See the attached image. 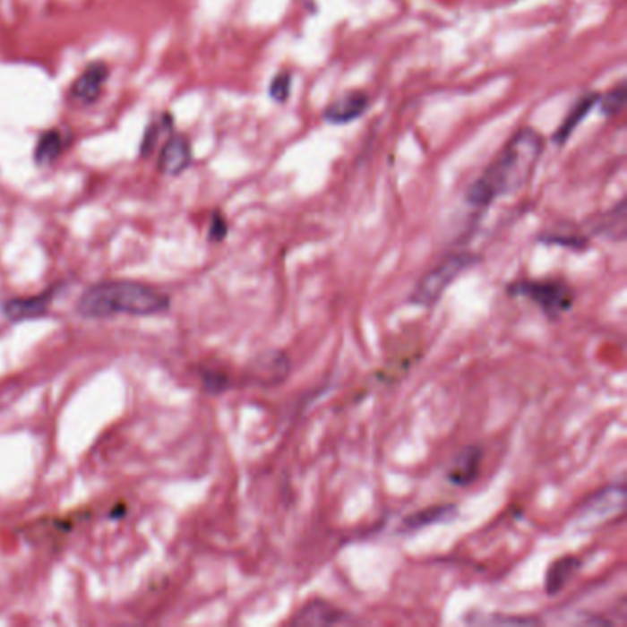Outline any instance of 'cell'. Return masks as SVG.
Returning <instances> with one entry per match:
<instances>
[{"mask_svg":"<svg viewBox=\"0 0 627 627\" xmlns=\"http://www.w3.org/2000/svg\"><path fill=\"white\" fill-rule=\"evenodd\" d=\"M543 136L527 127L513 134L482 176L468 190V202L477 208L490 206L495 199L519 192L525 186L543 155Z\"/></svg>","mask_w":627,"mask_h":627,"instance_id":"obj_1","label":"cell"},{"mask_svg":"<svg viewBox=\"0 0 627 627\" xmlns=\"http://www.w3.org/2000/svg\"><path fill=\"white\" fill-rule=\"evenodd\" d=\"M167 295L131 280H109L90 286L80 298L78 311L87 319H109L115 315L146 317L166 311Z\"/></svg>","mask_w":627,"mask_h":627,"instance_id":"obj_2","label":"cell"},{"mask_svg":"<svg viewBox=\"0 0 627 627\" xmlns=\"http://www.w3.org/2000/svg\"><path fill=\"white\" fill-rule=\"evenodd\" d=\"M477 263H478V256L469 253L449 254L440 263H436L424 278H420V282L416 284V288L408 296V302L412 305L433 307L434 304L440 302L447 288L452 282H457L462 272H466Z\"/></svg>","mask_w":627,"mask_h":627,"instance_id":"obj_3","label":"cell"},{"mask_svg":"<svg viewBox=\"0 0 627 627\" xmlns=\"http://www.w3.org/2000/svg\"><path fill=\"white\" fill-rule=\"evenodd\" d=\"M511 296H525L537 304L548 319H560L572 309L574 291L572 288L557 278L548 280H519L506 288Z\"/></svg>","mask_w":627,"mask_h":627,"instance_id":"obj_4","label":"cell"},{"mask_svg":"<svg viewBox=\"0 0 627 627\" xmlns=\"http://www.w3.org/2000/svg\"><path fill=\"white\" fill-rule=\"evenodd\" d=\"M625 508V484H607L600 487L598 492L592 494L583 501L578 508L572 525L580 528L597 527L609 520L616 513H622Z\"/></svg>","mask_w":627,"mask_h":627,"instance_id":"obj_5","label":"cell"},{"mask_svg":"<svg viewBox=\"0 0 627 627\" xmlns=\"http://www.w3.org/2000/svg\"><path fill=\"white\" fill-rule=\"evenodd\" d=\"M352 616L328 600L315 598L307 602L291 620V625H342L350 623Z\"/></svg>","mask_w":627,"mask_h":627,"instance_id":"obj_6","label":"cell"},{"mask_svg":"<svg viewBox=\"0 0 627 627\" xmlns=\"http://www.w3.org/2000/svg\"><path fill=\"white\" fill-rule=\"evenodd\" d=\"M482 447L480 445H468L464 447L459 455L452 459L449 471H447V480L455 485H469L478 478L480 473V462H482Z\"/></svg>","mask_w":627,"mask_h":627,"instance_id":"obj_7","label":"cell"},{"mask_svg":"<svg viewBox=\"0 0 627 627\" xmlns=\"http://www.w3.org/2000/svg\"><path fill=\"white\" fill-rule=\"evenodd\" d=\"M107 76H109V68L106 63L96 61L89 64L83 71V74L73 85L74 99L80 103H94L99 98L101 87L107 82Z\"/></svg>","mask_w":627,"mask_h":627,"instance_id":"obj_8","label":"cell"},{"mask_svg":"<svg viewBox=\"0 0 627 627\" xmlns=\"http://www.w3.org/2000/svg\"><path fill=\"white\" fill-rule=\"evenodd\" d=\"M192 162V150L185 136H171L166 142L160 160H159V169L164 176H179Z\"/></svg>","mask_w":627,"mask_h":627,"instance_id":"obj_9","label":"cell"},{"mask_svg":"<svg viewBox=\"0 0 627 627\" xmlns=\"http://www.w3.org/2000/svg\"><path fill=\"white\" fill-rule=\"evenodd\" d=\"M581 557L578 555H562L554 563H550L545 576V590L548 597H555L569 585V581L580 572Z\"/></svg>","mask_w":627,"mask_h":627,"instance_id":"obj_10","label":"cell"},{"mask_svg":"<svg viewBox=\"0 0 627 627\" xmlns=\"http://www.w3.org/2000/svg\"><path fill=\"white\" fill-rule=\"evenodd\" d=\"M457 517V506L455 504H438L429 506L416 513H410L401 522V532H417L433 525H440V522H449L451 519Z\"/></svg>","mask_w":627,"mask_h":627,"instance_id":"obj_11","label":"cell"},{"mask_svg":"<svg viewBox=\"0 0 627 627\" xmlns=\"http://www.w3.org/2000/svg\"><path fill=\"white\" fill-rule=\"evenodd\" d=\"M368 107V98L363 92H350L333 101L326 109L324 118L331 124H348L359 118Z\"/></svg>","mask_w":627,"mask_h":627,"instance_id":"obj_12","label":"cell"},{"mask_svg":"<svg viewBox=\"0 0 627 627\" xmlns=\"http://www.w3.org/2000/svg\"><path fill=\"white\" fill-rule=\"evenodd\" d=\"M52 302V293H43L39 296H30V298H15L6 302L4 311L12 321H28L41 317L47 313Z\"/></svg>","mask_w":627,"mask_h":627,"instance_id":"obj_13","label":"cell"},{"mask_svg":"<svg viewBox=\"0 0 627 627\" xmlns=\"http://www.w3.org/2000/svg\"><path fill=\"white\" fill-rule=\"evenodd\" d=\"M289 370L291 365L284 352H269L258 365V377L260 381H267L269 385H278L288 377Z\"/></svg>","mask_w":627,"mask_h":627,"instance_id":"obj_14","label":"cell"},{"mask_svg":"<svg viewBox=\"0 0 627 627\" xmlns=\"http://www.w3.org/2000/svg\"><path fill=\"white\" fill-rule=\"evenodd\" d=\"M598 99H600V98H598L597 94H585L583 98H580V101L572 107V111L567 115V118H565V122L562 124V127L557 129V133H555V136H554V138H555V142L563 144V142L567 141V138L572 134V131L583 122V118L592 111V107L597 106Z\"/></svg>","mask_w":627,"mask_h":627,"instance_id":"obj_15","label":"cell"},{"mask_svg":"<svg viewBox=\"0 0 627 627\" xmlns=\"http://www.w3.org/2000/svg\"><path fill=\"white\" fill-rule=\"evenodd\" d=\"M592 232L607 239H623L625 236V202H620L607 214L597 218Z\"/></svg>","mask_w":627,"mask_h":627,"instance_id":"obj_16","label":"cell"},{"mask_svg":"<svg viewBox=\"0 0 627 627\" xmlns=\"http://www.w3.org/2000/svg\"><path fill=\"white\" fill-rule=\"evenodd\" d=\"M63 150V136L59 131H47L36 150V162L39 166H48L52 164Z\"/></svg>","mask_w":627,"mask_h":627,"instance_id":"obj_17","label":"cell"},{"mask_svg":"<svg viewBox=\"0 0 627 627\" xmlns=\"http://www.w3.org/2000/svg\"><path fill=\"white\" fill-rule=\"evenodd\" d=\"M625 98H627V92H625V87L623 85H618L616 89H613L611 92H607L604 98H602V111L604 115L607 116H616L623 106H625Z\"/></svg>","mask_w":627,"mask_h":627,"instance_id":"obj_18","label":"cell"},{"mask_svg":"<svg viewBox=\"0 0 627 627\" xmlns=\"http://www.w3.org/2000/svg\"><path fill=\"white\" fill-rule=\"evenodd\" d=\"M269 90H271V98H272V99L284 103V101L289 98V92H291V74H280V76H276V78L271 82Z\"/></svg>","mask_w":627,"mask_h":627,"instance_id":"obj_19","label":"cell"},{"mask_svg":"<svg viewBox=\"0 0 627 627\" xmlns=\"http://www.w3.org/2000/svg\"><path fill=\"white\" fill-rule=\"evenodd\" d=\"M202 381H204V389L212 394H219L228 387L227 375H223L219 372H204Z\"/></svg>","mask_w":627,"mask_h":627,"instance_id":"obj_20","label":"cell"},{"mask_svg":"<svg viewBox=\"0 0 627 627\" xmlns=\"http://www.w3.org/2000/svg\"><path fill=\"white\" fill-rule=\"evenodd\" d=\"M485 623H504V625H537L541 620L534 616H492L484 620Z\"/></svg>","mask_w":627,"mask_h":627,"instance_id":"obj_21","label":"cell"},{"mask_svg":"<svg viewBox=\"0 0 627 627\" xmlns=\"http://www.w3.org/2000/svg\"><path fill=\"white\" fill-rule=\"evenodd\" d=\"M227 232H228L227 221L219 214H214L212 225H210V239L212 241H221V239H225Z\"/></svg>","mask_w":627,"mask_h":627,"instance_id":"obj_22","label":"cell"},{"mask_svg":"<svg viewBox=\"0 0 627 627\" xmlns=\"http://www.w3.org/2000/svg\"><path fill=\"white\" fill-rule=\"evenodd\" d=\"M159 127L157 125H150L146 129V134H144V141H142V155H150L157 144V138H159Z\"/></svg>","mask_w":627,"mask_h":627,"instance_id":"obj_23","label":"cell"}]
</instances>
